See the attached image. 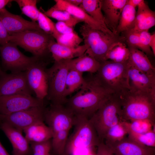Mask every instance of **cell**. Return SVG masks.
<instances>
[{"label":"cell","instance_id":"1","mask_svg":"<svg viewBox=\"0 0 155 155\" xmlns=\"http://www.w3.org/2000/svg\"><path fill=\"white\" fill-rule=\"evenodd\" d=\"M79 90L73 96L67 99L65 105L76 116L89 119L114 94L95 75L86 80Z\"/></svg>","mask_w":155,"mask_h":155},{"label":"cell","instance_id":"2","mask_svg":"<svg viewBox=\"0 0 155 155\" xmlns=\"http://www.w3.org/2000/svg\"><path fill=\"white\" fill-rule=\"evenodd\" d=\"M121 121L144 120L155 125V95L130 89L119 96Z\"/></svg>","mask_w":155,"mask_h":155},{"label":"cell","instance_id":"3","mask_svg":"<svg viewBox=\"0 0 155 155\" xmlns=\"http://www.w3.org/2000/svg\"><path fill=\"white\" fill-rule=\"evenodd\" d=\"M80 32L87 47L85 54L100 63L105 61L107 53L115 44L125 42L122 36L96 29L84 23L80 27Z\"/></svg>","mask_w":155,"mask_h":155},{"label":"cell","instance_id":"4","mask_svg":"<svg viewBox=\"0 0 155 155\" xmlns=\"http://www.w3.org/2000/svg\"><path fill=\"white\" fill-rule=\"evenodd\" d=\"M100 63L95 75L105 87L119 96L130 89L128 76L130 65L128 62L106 60Z\"/></svg>","mask_w":155,"mask_h":155},{"label":"cell","instance_id":"5","mask_svg":"<svg viewBox=\"0 0 155 155\" xmlns=\"http://www.w3.org/2000/svg\"><path fill=\"white\" fill-rule=\"evenodd\" d=\"M76 116L73 131L68 137L64 155H70L79 149L97 147L101 142L90 119Z\"/></svg>","mask_w":155,"mask_h":155},{"label":"cell","instance_id":"6","mask_svg":"<svg viewBox=\"0 0 155 155\" xmlns=\"http://www.w3.org/2000/svg\"><path fill=\"white\" fill-rule=\"evenodd\" d=\"M54 38L42 31L28 30L9 35V42L18 45L41 59L50 53L49 45Z\"/></svg>","mask_w":155,"mask_h":155},{"label":"cell","instance_id":"7","mask_svg":"<svg viewBox=\"0 0 155 155\" xmlns=\"http://www.w3.org/2000/svg\"><path fill=\"white\" fill-rule=\"evenodd\" d=\"M119 96L113 94L89 119L100 142H104L108 130L120 121Z\"/></svg>","mask_w":155,"mask_h":155},{"label":"cell","instance_id":"8","mask_svg":"<svg viewBox=\"0 0 155 155\" xmlns=\"http://www.w3.org/2000/svg\"><path fill=\"white\" fill-rule=\"evenodd\" d=\"M69 60L55 61L47 69L48 89L47 99L50 103L65 105L67 98L65 95L67 76L69 70Z\"/></svg>","mask_w":155,"mask_h":155},{"label":"cell","instance_id":"9","mask_svg":"<svg viewBox=\"0 0 155 155\" xmlns=\"http://www.w3.org/2000/svg\"><path fill=\"white\" fill-rule=\"evenodd\" d=\"M0 55L4 69L11 73L25 71L34 63L41 60L34 56H26L16 44L10 42L0 47Z\"/></svg>","mask_w":155,"mask_h":155},{"label":"cell","instance_id":"10","mask_svg":"<svg viewBox=\"0 0 155 155\" xmlns=\"http://www.w3.org/2000/svg\"><path fill=\"white\" fill-rule=\"evenodd\" d=\"M76 118L74 113L65 105L50 103L45 109L44 121L51 129L53 134L61 131H69L74 126Z\"/></svg>","mask_w":155,"mask_h":155},{"label":"cell","instance_id":"11","mask_svg":"<svg viewBox=\"0 0 155 155\" xmlns=\"http://www.w3.org/2000/svg\"><path fill=\"white\" fill-rule=\"evenodd\" d=\"M45 107L44 105L7 115H0V122L6 123L23 131L25 129L36 123L44 121Z\"/></svg>","mask_w":155,"mask_h":155},{"label":"cell","instance_id":"12","mask_svg":"<svg viewBox=\"0 0 155 155\" xmlns=\"http://www.w3.org/2000/svg\"><path fill=\"white\" fill-rule=\"evenodd\" d=\"M46 63L39 60L25 71L28 84L36 97L44 100L47 95L48 80Z\"/></svg>","mask_w":155,"mask_h":155},{"label":"cell","instance_id":"13","mask_svg":"<svg viewBox=\"0 0 155 155\" xmlns=\"http://www.w3.org/2000/svg\"><path fill=\"white\" fill-rule=\"evenodd\" d=\"M25 71L5 73L0 76V96L18 94L32 95Z\"/></svg>","mask_w":155,"mask_h":155},{"label":"cell","instance_id":"14","mask_svg":"<svg viewBox=\"0 0 155 155\" xmlns=\"http://www.w3.org/2000/svg\"><path fill=\"white\" fill-rule=\"evenodd\" d=\"M44 105V100L32 95L18 94L0 96V115H7Z\"/></svg>","mask_w":155,"mask_h":155},{"label":"cell","instance_id":"15","mask_svg":"<svg viewBox=\"0 0 155 155\" xmlns=\"http://www.w3.org/2000/svg\"><path fill=\"white\" fill-rule=\"evenodd\" d=\"M105 144L115 155H155V147L142 145L127 136L119 141Z\"/></svg>","mask_w":155,"mask_h":155},{"label":"cell","instance_id":"16","mask_svg":"<svg viewBox=\"0 0 155 155\" xmlns=\"http://www.w3.org/2000/svg\"><path fill=\"white\" fill-rule=\"evenodd\" d=\"M0 20L9 35L28 30H40L38 23L12 14L5 8L0 10Z\"/></svg>","mask_w":155,"mask_h":155},{"label":"cell","instance_id":"17","mask_svg":"<svg viewBox=\"0 0 155 155\" xmlns=\"http://www.w3.org/2000/svg\"><path fill=\"white\" fill-rule=\"evenodd\" d=\"M0 129L10 141L13 148L12 155H29L31 151L30 143L22 131L8 124L0 122Z\"/></svg>","mask_w":155,"mask_h":155},{"label":"cell","instance_id":"18","mask_svg":"<svg viewBox=\"0 0 155 155\" xmlns=\"http://www.w3.org/2000/svg\"><path fill=\"white\" fill-rule=\"evenodd\" d=\"M130 89L155 95V76L149 75L130 66L128 71Z\"/></svg>","mask_w":155,"mask_h":155},{"label":"cell","instance_id":"19","mask_svg":"<svg viewBox=\"0 0 155 155\" xmlns=\"http://www.w3.org/2000/svg\"><path fill=\"white\" fill-rule=\"evenodd\" d=\"M128 0H101L106 27L116 34L121 15Z\"/></svg>","mask_w":155,"mask_h":155},{"label":"cell","instance_id":"20","mask_svg":"<svg viewBox=\"0 0 155 155\" xmlns=\"http://www.w3.org/2000/svg\"><path fill=\"white\" fill-rule=\"evenodd\" d=\"M55 4L53 6L58 9L66 11L71 15L83 22L92 28L108 32L113 33L108 29L104 27L90 16L80 7L73 6L65 0H55Z\"/></svg>","mask_w":155,"mask_h":155},{"label":"cell","instance_id":"21","mask_svg":"<svg viewBox=\"0 0 155 155\" xmlns=\"http://www.w3.org/2000/svg\"><path fill=\"white\" fill-rule=\"evenodd\" d=\"M87 49L85 44L76 48L70 47L59 44L54 40L49 46V51L55 61L71 60L80 57L84 54Z\"/></svg>","mask_w":155,"mask_h":155},{"label":"cell","instance_id":"22","mask_svg":"<svg viewBox=\"0 0 155 155\" xmlns=\"http://www.w3.org/2000/svg\"><path fill=\"white\" fill-rule=\"evenodd\" d=\"M25 137L30 143H40L51 140L53 133L44 121L36 123L25 129Z\"/></svg>","mask_w":155,"mask_h":155},{"label":"cell","instance_id":"23","mask_svg":"<svg viewBox=\"0 0 155 155\" xmlns=\"http://www.w3.org/2000/svg\"><path fill=\"white\" fill-rule=\"evenodd\" d=\"M128 47L130 52L128 61L130 65L145 73L155 76V68L147 55L137 48Z\"/></svg>","mask_w":155,"mask_h":155},{"label":"cell","instance_id":"24","mask_svg":"<svg viewBox=\"0 0 155 155\" xmlns=\"http://www.w3.org/2000/svg\"><path fill=\"white\" fill-rule=\"evenodd\" d=\"M69 69L80 72L96 73L98 70L100 63L94 58L86 55L72 59L69 60Z\"/></svg>","mask_w":155,"mask_h":155},{"label":"cell","instance_id":"25","mask_svg":"<svg viewBox=\"0 0 155 155\" xmlns=\"http://www.w3.org/2000/svg\"><path fill=\"white\" fill-rule=\"evenodd\" d=\"M135 8L127 3L121 13L116 34L119 35L121 33L134 28L136 13Z\"/></svg>","mask_w":155,"mask_h":155},{"label":"cell","instance_id":"26","mask_svg":"<svg viewBox=\"0 0 155 155\" xmlns=\"http://www.w3.org/2000/svg\"><path fill=\"white\" fill-rule=\"evenodd\" d=\"M79 7L95 21L108 29L106 27L105 17L102 13L101 0H83Z\"/></svg>","mask_w":155,"mask_h":155},{"label":"cell","instance_id":"27","mask_svg":"<svg viewBox=\"0 0 155 155\" xmlns=\"http://www.w3.org/2000/svg\"><path fill=\"white\" fill-rule=\"evenodd\" d=\"M130 52L125 42H119L115 44L107 53L105 61L110 60L118 63L128 62Z\"/></svg>","mask_w":155,"mask_h":155},{"label":"cell","instance_id":"28","mask_svg":"<svg viewBox=\"0 0 155 155\" xmlns=\"http://www.w3.org/2000/svg\"><path fill=\"white\" fill-rule=\"evenodd\" d=\"M83 73L73 69H69L68 73L65 84V95L67 97L79 90L86 81Z\"/></svg>","mask_w":155,"mask_h":155},{"label":"cell","instance_id":"29","mask_svg":"<svg viewBox=\"0 0 155 155\" xmlns=\"http://www.w3.org/2000/svg\"><path fill=\"white\" fill-rule=\"evenodd\" d=\"M42 12L48 17L55 19L58 21L63 22L68 26L73 28L76 24L82 22L68 12L57 9L53 6Z\"/></svg>","mask_w":155,"mask_h":155},{"label":"cell","instance_id":"30","mask_svg":"<svg viewBox=\"0 0 155 155\" xmlns=\"http://www.w3.org/2000/svg\"><path fill=\"white\" fill-rule=\"evenodd\" d=\"M69 131L58 132L53 134L51 140V151L54 155H64Z\"/></svg>","mask_w":155,"mask_h":155},{"label":"cell","instance_id":"31","mask_svg":"<svg viewBox=\"0 0 155 155\" xmlns=\"http://www.w3.org/2000/svg\"><path fill=\"white\" fill-rule=\"evenodd\" d=\"M22 13L30 18L32 21H37L40 10L36 6V0H16Z\"/></svg>","mask_w":155,"mask_h":155},{"label":"cell","instance_id":"32","mask_svg":"<svg viewBox=\"0 0 155 155\" xmlns=\"http://www.w3.org/2000/svg\"><path fill=\"white\" fill-rule=\"evenodd\" d=\"M125 129L127 132V136L129 138L142 145L150 147H155L154 130L145 133H138Z\"/></svg>","mask_w":155,"mask_h":155},{"label":"cell","instance_id":"33","mask_svg":"<svg viewBox=\"0 0 155 155\" xmlns=\"http://www.w3.org/2000/svg\"><path fill=\"white\" fill-rule=\"evenodd\" d=\"M125 128L135 133H142L149 131L152 129L153 126L148 121L144 120H135L131 122L121 121Z\"/></svg>","mask_w":155,"mask_h":155},{"label":"cell","instance_id":"34","mask_svg":"<svg viewBox=\"0 0 155 155\" xmlns=\"http://www.w3.org/2000/svg\"><path fill=\"white\" fill-rule=\"evenodd\" d=\"M127 132L121 121L110 128L105 136V143L120 141L127 136Z\"/></svg>","mask_w":155,"mask_h":155},{"label":"cell","instance_id":"35","mask_svg":"<svg viewBox=\"0 0 155 155\" xmlns=\"http://www.w3.org/2000/svg\"><path fill=\"white\" fill-rule=\"evenodd\" d=\"M37 21L40 28L55 39L60 34L56 28L55 24L40 10Z\"/></svg>","mask_w":155,"mask_h":155},{"label":"cell","instance_id":"36","mask_svg":"<svg viewBox=\"0 0 155 155\" xmlns=\"http://www.w3.org/2000/svg\"><path fill=\"white\" fill-rule=\"evenodd\" d=\"M55 40L56 42L59 44L73 48L79 46L83 41L82 38H81L75 31L65 34H60Z\"/></svg>","mask_w":155,"mask_h":155},{"label":"cell","instance_id":"37","mask_svg":"<svg viewBox=\"0 0 155 155\" xmlns=\"http://www.w3.org/2000/svg\"><path fill=\"white\" fill-rule=\"evenodd\" d=\"M33 155H51V140L40 143H30Z\"/></svg>","mask_w":155,"mask_h":155},{"label":"cell","instance_id":"38","mask_svg":"<svg viewBox=\"0 0 155 155\" xmlns=\"http://www.w3.org/2000/svg\"><path fill=\"white\" fill-rule=\"evenodd\" d=\"M126 44L128 47L137 48L140 50L141 46L139 40V32L132 29L122 33Z\"/></svg>","mask_w":155,"mask_h":155},{"label":"cell","instance_id":"39","mask_svg":"<svg viewBox=\"0 0 155 155\" xmlns=\"http://www.w3.org/2000/svg\"><path fill=\"white\" fill-rule=\"evenodd\" d=\"M155 25V13L152 11L144 19L135 26L133 29L138 32L148 30Z\"/></svg>","mask_w":155,"mask_h":155},{"label":"cell","instance_id":"40","mask_svg":"<svg viewBox=\"0 0 155 155\" xmlns=\"http://www.w3.org/2000/svg\"><path fill=\"white\" fill-rule=\"evenodd\" d=\"M148 31L144 30L138 32L141 50L146 54L152 55L153 53L149 45L151 34Z\"/></svg>","mask_w":155,"mask_h":155},{"label":"cell","instance_id":"41","mask_svg":"<svg viewBox=\"0 0 155 155\" xmlns=\"http://www.w3.org/2000/svg\"><path fill=\"white\" fill-rule=\"evenodd\" d=\"M137 7L134 26L144 19L152 11L150 9L145 1L138 6Z\"/></svg>","mask_w":155,"mask_h":155},{"label":"cell","instance_id":"42","mask_svg":"<svg viewBox=\"0 0 155 155\" xmlns=\"http://www.w3.org/2000/svg\"><path fill=\"white\" fill-rule=\"evenodd\" d=\"M55 25L58 31L62 34H68L75 32L73 28L68 26L63 22L58 21L55 24Z\"/></svg>","mask_w":155,"mask_h":155},{"label":"cell","instance_id":"43","mask_svg":"<svg viewBox=\"0 0 155 155\" xmlns=\"http://www.w3.org/2000/svg\"><path fill=\"white\" fill-rule=\"evenodd\" d=\"M96 155H115L104 142H101L97 146Z\"/></svg>","mask_w":155,"mask_h":155},{"label":"cell","instance_id":"44","mask_svg":"<svg viewBox=\"0 0 155 155\" xmlns=\"http://www.w3.org/2000/svg\"><path fill=\"white\" fill-rule=\"evenodd\" d=\"M9 34L0 20V44L2 45L9 42Z\"/></svg>","mask_w":155,"mask_h":155},{"label":"cell","instance_id":"45","mask_svg":"<svg viewBox=\"0 0 155 155\" xmlns=\"http://www.w3.org/2000/svg\"><path fill=\"white\" fill-rule=\"evenodd\" d=\"M149 46L151 49L153 54L155 55V33L151 34L149 44Z\"/></svg>","mask_w":155,"mask_h":155},{"label":"cell","instance_id":"46","mask_svg":"<svg viewBox=\"0 0 155 155\" xmlns=\"http://www.w3.org/2000/svg\"><path fill=\"white\" fill-rule=\"evenodd\" d=\"M144 2V0H128L127 3L136 8Z\"/></svg>","mask_w":155,"mask_h":155},{"label":"cell","instance_id":"47","mask_svg":"<svg viewBox=\"0 0 155 155\" xmlns=\"http://www.w3.org/2000/svg\"><path fill=\"white\" fill-rule=\"evenodd\" d=\"M68 3L74 6L79 7L83 0H65Z\"/></svg>","mask_w":155,"mask_h":155},{"label":"cell","instance_id":"48","mask_svg":"<svg viewBox=\"0 0 155 155\" xmlns=\"http://www.w3.org/2000/svg\"><path fill=\"white\" fill-rule=\"evenodd\" d=\"M12 1V0H0V10L5 8V7Z\"/></svg>","mask_w":155,"mask_h":155},{"label":"cell","instance_id":"49","mask_svg":"<svg viewBox=\"0 0 155 155\" xmlns=\"http://www.w3.org/2000/svg\"><path fill=\"white\" fill-rule=\"evenodd\" d=\"M0 155H10L3 146L0 141Z\"/></svg>","mask_w":155,"mask_h":155},{"label":"cell","instance_id":"50","mask_svg":"<svg viewBox=\"0 0 155 155\" xmlns=\"http://www.w3.org/2000/svg\"><path fill=\"white\" fill-rule=\"evenodd\" d=\"M87 155H96V154L94 153L92 151H90L88 153Z\"/></svg>","mask_w":155,"mask_h":155},{"label":"cell","instance_id":"51","mask_svg":"<svg viewBox=\"0 0 155 155\" xmlns=\"http://www.w3.org/2000/svg\"><path fill=\"white\" fill-rule=\"evenodd\" d=\"M5 72H4L1 68V67L0 65V76L3 75Z\"/></svg>","mask_w":155,"mask_h":155}]
</instances>
